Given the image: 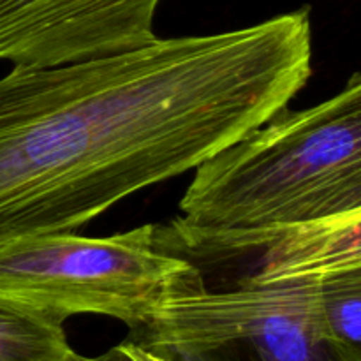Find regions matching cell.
<instances>
[{
    "mask_svg": "<svg viewBox=\"0 0 361 361\" xmlns=\"http://www.w3.org/2000/svg\"><path fill=\"white\" fill-rule=\"evenodd\" d=\"M162 0H0V60L53 67L116 55L157 39Z\"/></svg>",
    "mask_w": 361,
    "mask_h": 361,
    "instance_id": "obj_5",
    "label": "cell"
},
{
    "mask_svg": "<svg viewBox=\"0 0 361 361\" xmlns=\"http://www.w3.org/2000/svg\"><path fill=\"white\" fill-rule=\"evenodd\" d=\"M118 348L122 349L123 355H126L130 361H176L173 358H168V356L157 355V353L150 351V349L143 348V345L134 344V342L130 341L122 342V344H118Z\"/></svg>",
    "mask_w": 361,
    "mask_h": 361,
    "instance_id": "obj_9",
    "label": "cell"
},
{
    "mask_svg": "<svg viewBox=\"0 0 361 361\" xmlns=\"http://www.w3.org/2000/svg\"><path fill=\"white\" fill-rule=\"evenodd\" d=\"M312 74L309 7L0 78V243L74 231L286 109Z\"/></svg>",
    "mask_w": 361,
    "mask_h": 361,
    "instance_id": "obj_1",
    "label": "cell"
},
{
    "mask_svg": "<svg viewBox=\"0 0 361 361\" xmlns=\"http://www.w3.org/2000/svg\"><path fill=\"white\" fill-rule=\"evenodd\" d=\"M161 228L173 252L233 259L263 250L281 229L361 210V76L310 108L279 111L204 159Z\"/></svg>",
    "mask_w": 361,
    "mask_h": 361,
    "instance_id": "obj_2",
    "label": "cell"
},
{
    "mask_svg": "<svg viewBox=\"0 0 361 361\" xmlns=\"http://www.w3.org/2000/svg\"><path fill=\"white\" fill-rule=\"evenodd\" d=\"M361 268V210L281 229L263 249L259 282L323 281Z\"/></svg>",
    "mask_w": 361,
    "mask_h": 361,
    "instance_id": "obj_6",
    "label": "cell"
},
{
    "mask_svg": "<svg viewBox=\"0 0 361 361\" xmlns=\"http://www.w3.org/2000/svg\"><path fill=\"white\" fill-rule=\"evenodd\" d=\"M321 319L331 342L361 355V268L323 279Z\"/></svg>",
    "mask_w": 361,
    "mask_h": 361,
    "instance_id": "obj_8",
    "label": "cell"
},
{
    "mask_svg": "<svg viewBox=\"0 0 361 361\" xmlns=\"http://www.w3.org/2000/svg\"><path fill=\"white\" fill-rule=\"evenodd\" d=\"M200 277V267L169 250L155 224L111 236L63 231L0 243V298L62 323L97 314L134 330Z\"/></svg>",
    "mask_w": 361,
    "mask_h": 361,
    "instance_id": "obj_3",
    "label": "cell"
},
{
    "mask_svg": "<svg viewBox=\"0 0 361 361\" xmlns=\"http://www.w3.org/2000/svg\"><path fill=\"white\" fill-rule=\"evenodd\" d=\"M55 361H130V360L123 355L122 349H120L118 345H115V348L109 349L108 353H104V355H99V356H83V355H78L76 351H73V349H71V351L66 353L62 358H59Z\"/></svg>",
    "mask_w": 361,
    "mask_h": 361,
    "instance_id": "obj_10",
    "label": "cell"
},
{
    "mask_svg": "<svg viewBox=\"0 0 361 361\" xmlns=\"http://www.w3.org/2000/svg\"><path fill=\"white\" fill-rule=\"evenodd\" d=\"M69 351L62 321L0 298V361H55Z\"/></svg>",
    "mask_w": 361,
    "mask_h": 361,
    "instance_id": "obj_7",
    "label": "cell"
},
{
    "mask_svg": "<svg viewBox=\"0 0 361 361\" xmlns=\"http://www.w3.org/2000/svg\"><path fill=\"white\" fill-rule=\"evenodd\" d=\"M319 284L242 277L233 289L212 291L200 277L127 341L176 361H361L324 331Z\"/></svg>",
    "mask_w": 361,
    "mask_h": 361,
    "instance_id": "obj_4",
    "label": "cell"
}]
</instances>
